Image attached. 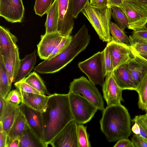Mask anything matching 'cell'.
Wrapping results in <instances>:
<instances>
[{
	"label": "cell",
	"instance_id": "cell-3",
	"mask_svg": "<svg viewBox=\"0 0 147 147\" xmlns=\"http://www.w3.org/2000/svg\"><path fill=\"white\" fill-rule=\"evenodd\" d=\"M112 11L111 8L107 6L92 5L89 1L81 11L103 42H108L111 40L109 25Z\"/></svg>",
	"mask_w": 147,
	"mask_h": 147
},
{
	"label": "cell",
	"instance_id": "cell-47",
	"mask_svg": "<svg viewBox=\"0 0 147 147\" xmlns=\"http://www.w3.org/2000/svg\"><path fill=\"white\" fill-rule=\"evenodd\" d=\"M142 120L143 123L147 128V115L146 114L144 115H139Z\"/></svg>",
	"mask_w": 147,
	"mask_h": 147
},
{
	"label": "cell",
	"instance_id": "cell-41",
	"mask_svg": "<svg viewBox=\"0 0 147 147\" xmlns=\"http://www.w3.org/2000/svg\"><path fill=\"white\" fill-rule=\"evenodd\" d=\"M113 147H135V146L132 141L128 138H123L118 140Z\"/></svg>",
	"mask_w": 147,
	"mask_h": 147
},
{
	"label": "cell",
	"instance_id": "cell-7",
	"mask_svg": "<svg viewBox=\"0 0 147 147\" xmlns=\"http://www.w3.org/2000/svg\"><path fill=\"white\" fill-rule=\"evenodd\" d=\"M68 94L73 120L78 124L90 121L98 110L97 108L80 94L69 92Z\"/></svg>",
	"mask_w": 147,
	"mask_h": 147
},
{
	"label": "cell",
	"instance_id": "cell-18",
	"mask_svg": "<svg viewBox=\"0 0 147 147\" xmlns=\"http://www.w3.org/2000/svg\"><path fill=\"white\" fill-rule=\"evenodd\" d=\"M3 58L9 83L11 85L17 75L20 64L18 47L14 49L9 57Z\"/></svg>",
	"mask_w": 147,
	"mask_h": 147
},
{
	"label": "cell",
	"instance_id": "cell-45",
	"mask_svg": "<svg viewBox=\"0 0 147 147\" xmlns=\"http://www.w3.org/2000/svg\"><path fill=\"white\" fill-rule=\"evenodd\" d=\"M134 123L132 127L131 130L134 134L140 135V129L139 125L136 121H134Z\"/></svg>",
	"mask_w": 147,
	"mask_h": 147
},
{
	"label": "cell",
	"instance_id": "cell-35",
	"mask_svg": "<svg viewBox=\"0 0 147 147\" xmlns=\"http://www.w3.org/2000/svg\"><path fill=\"white\" fill-rule=\"evenodd\" d=\"M72 37L70 35L63 37L61 41L54 49L47 59H50L62 52L70 43Z\"/></svg>",
	"mask_w": 147,
	"mask_h": 147
},
{
	"label": "cell",
	"instance_id": "cell-9",
	"mask_svg": "<svg viewBox=\"0 0 147 147\" xmlns=\"http://www.w3.org/2000/svg\"><path fill=\"white\" fill-rule=\"evenodd\" d=\"M71 0H58L59 18L58 31L63 37L70 35L74 18L71 11Z\"/></svg>",
	"mask_w": 147,
	"mask_h": 147
},
{
	"label": "cell",
	"instance_id": "cell-6",
	"mask_svg": "<svg viewBox=\"0 0 147 147\" xmlns=\"http://www.w3.org/2000/svg\"><path fill=\"white\" fill-rule=\"evenodd\" d=\"M118 7L127 18L128 29L136 31L147 28V5L135 1L124 0Z\"/></svg>",
	"mask_w": 147,
	"mask_h": 147
},
{
	"label": "cell",
	"instance_id": "cell-43",
	"mask_svg": "<svg viewBox=\"0 0 147 147\" xmlns=\"http://www.w3.org/2000/svg\"><path fill=\"white\" fill-rule=\"evenodd\" d=\"M90 4L97 6H105L107 5V0H90Z\"/></svg>",
	"mask_w": 147,
	"mask_h": 147
},
{
	"label": "cell",
	"instance_id": "cell-19",
	"mask_svg": "<svg viewBox=\"0 0 147 147\" xmlns=\"http://www.w3.org/2000/svg\"><path fill=\"white\" fill-rule=\"evenodd\" d=\"M20 91L22 101L31 108L41 112L42 111L47 105L49 96Z\"/></svg>",
	"mask_w": 147,
	"mask_h": 147
},
{
	"label": "cell",
	"instance_id": "cell-16",
	"mask_svg": "<svg viewBox=\"0 0 147 147\" xmlns=\"http://www.w3.org/2000/svg\"><path fill=\"white\" fill-rule=\"evenodd\" d=\"M112 74L116 82L123 90L127 89L136 90L137 88L134 85L131 74L125 64L115 69Z\"/></svg>",
	"mask_w": 147,
	"mask_h": 147
},
{
	"label": "cell",
	"instance_id": "cell-49",
	"mask_svg": "<svg viewBox=\"0 0 147 147\" xmlns=\"http://www.w3.org/2000/svg\"><path fill=\"white\" fill-rule=\"evenodd\" d=\"M145 111L146 112V114L147 115V108H146V110Z\"/></svg>",
	"mask_w": 147,
	"mask_h": 147
},
{
	"label": "cell",
	"instance_id": "cell-8",
	"mask_svg": "<svg viewBox=\"0 0 147 147\" xmlns=\"http://www.w3.org/2000/svg\"><path fill=\"white\" fill-rule=\"evenodd\" d=\"M18 108L24 115L28 127L43 142L44 131L41 112L29 107L22 101L18 106Z\"/></svg>",
	"mask_w": 147,
	"mask_h": 147
},
{
	"label": "cell",
	"instance_id": "cell-40",
	"mask_svg": "<svg viewBox=\"0 0 147 147\" xmlns=\"http://www.w3.org/2000/svg\"><path fill=\"white\" fill-rule=\"evenodd\" d=\"M134 39L142 40L147 41V28L139 30L133 31L132 35L129 36Z\"/></svg>",
	"mask_w": 147,
	"mask_h": 147
},
{
	"label": "cell",
	"instance_id": "cell-24",
	"mask_svg": "<svg viewBox=\"0 0 147 147\" xmlns=\"http://www.w3.org/2000/svg\"><path fill=\"white\" fill-rule=\"evenodd\" d=\"M19 139L20 141L19 147H46L44 143L34 135L28 126Z\"/></svg>",
	"mask_w": 147,
	"mask_h": 147
},
{
	"label": "cell",
	"instance_id": "cell-17",
	"mask_svg": "<svg viewBox=\"0 0 147 147\" xmlns=\"http://www.w3.org/2000/svg\"><path fill=\"white\" fill-rule=\"evenodd\" d=\"M16 37L7 29L0 26V55L8 57L17 47Z\"/></svg>",
	"mask_w": 147,
	"mask_h": 147
},
{
	"label": "cell",
	"instance_id": "cell-39",
	"mask_svg": "<svg viewBox=\"0 0 147 147\" xmlns=\"http://www.w3.org/2000/svg\"><path fill=\"white\" fill-rule=\"evenodd\" d=\"M133 122L136 121L139 125L140 129V135L147 140V128L143 123L139 115H137L132 120Z\"/></svg>",
	"mask_w": 147,
	"mask_h": 147
},
{
	"label": "cell",
	"instance_id": "cell-25",
	"mask_svg": "<svg viewBox=\"0 0 147 147\" xmlns=\"http://www.w3.org/2000/svg\"><path fill=\"white\" fill-rule=\"evenodd\" d=\"M109 31L112 35L111 41L130 46L129 37L126 34L124 30L117 24L110 21Z\"/></svg>",
	"mask_w": 147,
	"mask_h": 147
},
{
	"label": "cell",
	"instance_id": "cell-5",
	"mask_svg": "<svg viewBox=\"0 0 147 147\" xmlns=\"http://www.w3.org/2000/svg\"><path fill=\"white\" fill-rule=\"evenodd\" d=\"M95 85L86 77L82 76L74 79L70 82L69 92L74 94H82L98 110L103 111L105 109L101 95Z\"/></svg>",
	"mask_w": 147,
	"mask_h": 147
},
{
	"label": "cell",
	"instance_id": "cell-21",
	"mask_svg": "<svg viewBox=\"0 0 147 147\" xmlns=\"http://www.w3.org/2000/svg\"><path fill=\"white\" fill-rule=\"evenodd\" d=\"M28 126L24 115L19 109L7 135L6 147L14 140L19 138Z\"/></svg>",
	"mask_w": 147,
	"mask_h": 147
},
{
	"label": "cell",
	"instance_id": "cell-20",
	"mask_svg": "<svg viewBox=\"0 0 147 147\" xmlns=\"http://www.w3.org/2000/svg\"><path fill=\"white\" fill-rule=\"evenodd\" d=\"M36 51L35 50L30 54L26 55L23 59H20L19 68L13 82L15 83L23 80L30 74L36 61Z\"/></svg>",
	"mask_w": 147,
	"mask_h": 147
},
{
	"label": "cell",
	"instance_id": "cell-36",
	"mask_svg": "<svg viewBox=\"0 0 147 147\" xmlns=\"http://www.w3.org/2000/svg\"><path fill=\"white\" fill-rule=\"evenodd\" d=\"M14 85L19 90L27 93L42 94L23 80L15 82Z\"/></svg>",
	"mask_w": 147,
	"mask_h": 147
},
{
	"label": "cell",
	"instance_id": "cell-26",
	"mask_svg": "<svg viewBox=\"0 0 147 147\" xmlns=\"http://www.w3.org/2000/svg\"><path fill=\"white\" fill-rule=\"evenodd\" d=\"M11 87V85L9 83L3 57L0 55V96L5 98Z\"/></svg>",
	"mask_w": 147,
	"mask_h": 147
},
{
	"label": "cell",
	"instance_id": "cell-2",
	"mask_svg": "<svg viewBox=\"0 0 147 147\" xmlns=\"http://www.w3.org/2000/svg\"><path fill=\"white\" fill-rule=\"evenodd\" d=\"M131 121L128 110L121 104L107 105L100 121V129L109 142L128 138L131 134Z\"/></svg>",
	"mask_w": 147,
	"mask_h": 147
},
{
	"label": "cell",
	"instance_id": "cell-34",
	"mask_svg": "<svg viewBox=\"0 0 147 147\" xmlns=\"http://www.w3.org/2000/svg\"><path fill=\"white\" fill-rule=\"evenodd\" d=\"M89 0H71V11L74 18L85 8Z\"/></svg>",
	"mask_w": 147,
	"mask_h": 147
},
{
	"label": "cell",
	"instance_id": "cell-11",
	"mask_svg": "<svg viewBox=\"0 0 147 147\" xmlns=\"http://www.w3.org/2000/svg\"><path fill=\"white\" fill-rule=\"evenodd\" d=\"M24 12L22 0H0V16L8 22H21Z\"/></svg>",
	"mask_w": 147,
	"mask_h": 147
},
{
	"label": "cell",
	"instance_id": "cell-48",
	"mask_svg": "<svg viewBox=\"0 0 147 147\" xmlns=\"http://www.w3.org/2000/svg\"><path fill=\"white\" fill-rule=\"evenodd\" d=\"M136 1L147 6V0H130Z\"/></svg>",
	"mask_w": 147,
	"mask_h": 147
},
{
	"label": "cell",
	"instance_id": "cell-10",
	"mask_svg": "<svg viewBox=\"0 0 147 147\" xmlns=\"http://www.w3.org/2000/svg\"><path fill=\"white\" fill-rule=\"evenodd\" d=\"M78 124L72 120L67 124L50 143L53 147H78Z\"/></svg>",
	"mask_w": 147,
	"mask_h": 147
},
{
	"label": "cell",
	"instance_id": "cell-27",
	"mask_svg": "<svg viewBox=\"0 0 147 147\" xmlns=\"http://www.w3.org/2000/svg\"><path fill=\"white\" fill-rule=\"evenodd\" d=\"M43 94L51 95L46 88L43 80L35 72L31 73L23 80Z\"/></svg>",
	"mask_w": 147,
	"mask_h": 147
},
{
	"label": "cell",
	"instance_id": "cell-22",
	"mask_svg": "<svg viewBox=\"0 0 147 147\" xmlns=\"http://www.w3.org/2000/svg\"><path fill=\"white\" fill-rule=\"evenodd\" d=\"M19 109L18 106H13L6 101L3 108L0 113V122L7 136Z\"/></svg>",
	"mask_w": 147,
	"mask_h": 147
},
{
	"label": "cell",
	"instance_id": "cell-13",
	"mask_svg": "<svg viewBox=\"0 0 147 147\" xmlns=\"http://www.w3.org/2000/svg\"><path fill=\"white\" fill-rule=\"evenodd\" d=\"M102 86L104 99L108 106L121 104L123 101L122 96L123 90L115 80L112 72L106 76Z\"/></svg>",
	"mask_w": 147,
	"mask_h": 147
},
{
	"label": "cell",
	"instance_id": "cell-38",
	"mask_svg": "<svg viewBox=\"0 0 147 147\" xmlns=\"http://www.w3.org/2000/svg\"><path fill=\"white\" fill-rule=\"evenodd\" d=\"M131 141L135 147H147V140L140 135L134 134L131 138Z\"/></svg>",
	"mask_w": 147,
	"mask_h": 147
},
{
	"label": "cell",
	"instance_id": "cell-44",
	"mask_svg": "<svg viewBox=\"0 0 147 147\" xmlns=\"http://www.w3.org/2000/svg\"><path fill=\"white\" fill-rule=\"evenodd\" d=\"M107 6L111 7L113 6H118L122 4L124 0H107Z\"/></svg>",
	"mask_w": 147,
	"mask_h": 147
},
{
	"label": "cell",
	"instance_id": "cell-46",
	"mask_svg": "<svg viewBox=\"0 0 147 147\" xmlns=\"http://www.w3.org/2000/svg\"><path fill=\"white\" fill-rule=\"evenodd\" d=\"M20 139L18 138L15 139L9 144L7 147H19L20 143Z\"/></svg>",
	"mask_w": 147,
	"mask_h": 147
},
{
	"label": "cell",
	"instance_id": "cell-15",
	"mask_svg": "<svg viewBox=\"0 0 147 147\" xmlns=\"http://www.w3.org/2000/svg\"><path fill=\"white\" fill-rule=\"evenodd\" d=\"M132 51L134 57L125 65L137 89L147 71V59Z\"/></svg>",
	"mask_w": 147,
	"mask_h": 147
},
{
	"label": "cell",
	"instance_id": "cell-31",
	"mask_svg": "<svg viewBox=\"0 0 147 147\" xmlns=\"http://www.w3.org/2000/svg\"><path fill=\"white\" fill-rule=\"evenodd\" d=\"M77 136L78 147H90L89 135L86 131V127L83 124L77 125Z\"/></svg>",
	"mask_w": 147,
	"mask_h": 147
},
{
	"label": "cell",
	"instance_id": "cell-4",
	"mask_svg": "<svg viewBox=\"0 0 147 147\" xmlns=\"http://www.w3.org/2000/svg\"><path fill=\"white\" fill-rule=\"evenodd\" d=\"M78 66L90 80L95 85L102 86L105 77L107 76L104 50L79 63Z\"/></svg>",
	"mask_w": 147,
	"mask_h": 147
},
{
	"label": "cell",
	"instance_id": "cell-12",
	"mask_svg": "<svg viewBox=\"0 0 147 147\" xmlns=\"http://www.w3.org/2000/svg\"><path fill=\"white\" fill-rule=\"evenodd\" d=\"M111 53L114 70L129 61L134 57L130 46L112 41L108 42Z\"/></svg>",
	"mask_w": 147,
	"mask_h": 147
},
{
	"label": "cell",
	"instance_id": "cell-37",
	"mask_svg": "<svg viewBox=\"0 0 147 147\" xmlns=\"http://www.w3.org/2000/svg\"><path fill=\"white\" fill-rule=\"evenodd\" d=\"M104 51L107 75L108 74L112 72L114 69L111 53L108 46L107 45Z\"/></svg>",
	"mask_w": 147,
	"mask_h": 147
},
{
	"label": "cell",
	"instance_id": "cell-28",
	"mask_svg": "<svg viewBox=\"0 0 147 147\" xmlns=\"http://www.w3.org/2000/svg\"><path fill=\"white\" fill-rule=\"evenodd\" d=\"M136 91L138 94V106L140 109L145 110L147 107V71Z\"/></svg>",
	"mask_w": 147,
	"mask_h": 147
},
{
	"label": "cell",
	"instance_id": "cell-42",
	"mask_svg": "<svg viewBox=\"0 0 147 147\" xmlns=\"http://www.w3.org/2000/svg\"><path fill=\"white\" fill-rule=\"evenodd\" d=\"M7 135L0 122V147H6Z\"/></svg>",
	"mask_w": 147,
	"mask_h": 147
},
{
	"label": "cell",
	"instance_id": "cell-30",
	"mask_svg": "<svg viewBox=\"0 0 147 147\" xmlns=\"http://www.w3.org/2000/svg\"><path fill=\"white\" fill-rule=\"evenodd\" d=\"M130 46L132 50L147 59V41L134 39L129 36Z\"/></svg>",
	"mask_w": 147,
	"mask_h": 147
},
{
	"label": "cell",
	"instance_id": "cell-32",
	"mask_svg": "<svg viewBox=\"0 0 147 147\" xmlns=\"http://www.w3.org/2000/svg\"><path fill=\"white\" fill-rule=\"evenodd\" d=\"M53 0H36L34 9L36 14L42 17L46 13Z\"/></svg>",
	"mask_w": 147,
	"mask_h": 147
},
{
	"label": "cell",
	"instance_id": "cell-23",
	"mask_svg": "<svg viewBox=\"0 0 147 147\" xmlns=\"http://www.w3.org/2000/svg\"><path fill=\"white\" fill-rule=\"evenodd\" d=\"M46 13L47 16L45 24L46 28L45 33L58 32L59 13L58 0H54Z\"/></svg>",
	"mask_w": 147,
	"mask_h": 147
},
{
	"label": "cell",
	"instance_id": "cell-29",
	"mask_svg": "<svg viewBox=\"0 0 147 147\" xmlns=\"http://www.w3.org/2000/svg\"><path fill=\"white\" fill-rule=\"evenodd\" d=\"M111 8L112 10L111 16L117 24L124 30L129 26V22L126 14L118 7L113 6Z\"/></svg>",
	"mask_w": 147,
	"mask_h": 147
},
{
	"label": "cell",
	"instance_id": "cell-14",
	"mask_svg": "<svg viewBox=\"0 0 147 147\" xmlns=\"http://www.w3.org/2000/svg\"><path fill=\"white\" fill-rule=\"evenodd\" d=\"M63 38L59 32L41 35L40 40L37 45V53L40 58L41 59H47Z\"/></svg>",
	"mask_w": 147,
	"mask_h": 147
},
{
	"label": "cell",
	"instance_id": "cell-1",
	"mask_svg": "<svg viewBox=\"0 0 147 147\" xmlns=\"http://www.w3.org/2000/svg\"><path fill=\"white\" fill-rule=\"evenodd\" d=\"M42 113L46 147L69 122L73 120L68 94L54 93L49 96Z\"/></svg>",
	"mask_w": 147,
	"mask_h": 147
},
{
	"label": "cell",
	"instance_id": "cell-33",
	"mask_svg": "<svg viewBox=\"0 0 147 147\" xmlns=\"http://www.w3.org/2000/svg\"><path fill=\"white\" fill-rule=\"evenodd\" d=\"M5 99L7 102L15 106H18L22 101L21 92L17 89L10 91Z\"/></svg>",
	"mask_w": 147,
	"mask_h": 147
}]
</instances>
